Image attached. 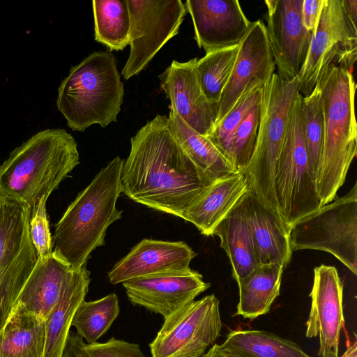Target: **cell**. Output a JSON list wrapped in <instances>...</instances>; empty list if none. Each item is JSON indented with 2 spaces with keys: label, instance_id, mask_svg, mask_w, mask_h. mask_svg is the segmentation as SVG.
Wrapping results in <instances>:
<instances>
[{
  "label": "cell",
  "instance_id": "cell-1",
  "mask_svg": "<svg viewBox=\"0 0 357 357\" xmlns=\"http://www.w3.org/2000/svg\"><path fill=\"white\" fill-rule=\"evenodd\" d=\"M123 160L121 190L130 199L183 218L186 209L214 181L185 153L166 116L157 114L130 139Z\"/></svg>",
  "mask_w": 357,
  "mask_h": 357
},
{
  "label": "cell",
  "instance_id": "cell-2",
  "mask_svg": "<svg viewBox=\"0 0 357 357\" xmlns=\"http://www.w3.org/2000/svg\"><path fill=\"white\" fill-rule=\"evenodd\" d=\"M79 163L77 144L66 130H41L0 165V197L29 207L48 198Z\"/></svg>",
  "mask_w": 357,
  "mask_h": 357
},
{
  "label": "cell",
  "instance_id": "cell-3",
  "mask_svg": "<svg viewBox=\"0 0 357 357\" xmlns=\"http://www.w3.org/2000/svg\"><path fill=\"white\" fill-rule=\"evenodd\" d=\"M123 162L116 156L102 168L56 225L52 252L73 268L86 266L92 252L104 245L109 226L121 218L116 204Z\"/></svg>",
  "mask_w": 357,
  "mask_h": 357
},
{
  "label": "cell",
  "instance_id": "cell-4",
  "mask_svg": "<svg viewBox=\"0 0 357 357\" xmlns=\"http://www.w3.org/2000/svg\"><path fill=\"white\" fill-rule=\"evenodd\" d=\"M317 84L321 93L324 139L315 185L320 204L324 206L337 196L357 154L356 84L352 72L331 65Z\"/></svg>",
  "mask_w": 357,
  "mask_h": 357
},
{
  "label": "cell",
  "instance_id": "cell-5",
  "mask_svg": "<svg viewBox=\"0 0 357 357\" xmlns=\"http://www.w3.org/2000/svg\"><path fill=\"white\" fill-rule=\"evenodd\" d=\"M124 96L114 56L94 52L72 66L58 88L56 107L74 131L105 128L116 118Z\"/></svg>",
  "mask_w": 357,
  "mask_h": 357
},
{
  "label": "cell",
  "instance_id": "cell-6",
  "mask_svg": "<svg viewBox=\"0 0 357 357\" xmlns=\"http://www.w3.org/2000/svg\"><path fill=\"white\" fill-rule=\"evenodd\" d=\"M299 92V78L286 81L274 73L264 86L256 147L243 173L260 202L279 215L275 178L291 105ZM281 218V217H280Z\"/></svg>",
  "mask_w": 357,
  "mask_h": 357
},
{
  "label": "cell",
  "instance_id": "cell-7",
  "mask_svg": "<svg viewBox=\"0 0 357 357\" xmlns=\"http://www.w3.org/2000/svg\"><path fill=\"white\" fill-rule=\"evenodd\" d=\"M302 99L298 92L291 105L275 178L279 214L289 229L322 206L303 137Z\"/></svg>",
  "mask_w": 357,
  "mask_h": 357
},
{
  "label": "cell",
  "instance_id": "cell-8",
  "mask_svg": "<svg viewBox=\"0 0 357 357\" xmlns=\"http://www.w3.org/2000/svg\"><path fill=\"white\" fill-rule=\"evenodd\" d=\"M293 251L329 252L357 274V183L343 197L302 218L289 228Z\"/></svg>",
  "mask_w": 357,
  "mask_h": 357
},
{
  "label": "cell",
  "instance_id": "cell-9",
  "mask_svg": "<svg viewBox=\"0 0 357 357\" xmlns=\"http://www.w3.org/2000/svg\"><path fill=\"white\" fill-rule=\"evenodd\" d=\"M31 209L0 197V331L37 259L29 234Z\"/></svg>",
  "mask_w": 357,
  "mask_h": 357
},
{
  "label": "cell",
  "instance_id": "cell-10",
  "mask_svg": "<svg viewBox=\"0 0 357 357\" xmlns=\"http://www.w3.org/2000/svg\"><path fill=\"white\" fill-rule=\"evenodd\" d=\"M149 344L151 357H200L220 335V302L214 294L194 301L166 319Z\"/></svg>",
  "mask_w": 357,
  "mask_h": 357
},
{
  "label": "cell",
  "instance_id": "cell-11",
  "mask_svg": "<svg viewBox=\"0 0 357 357\" xmlns=\"http://www.w3.org/2000/svg\"><path fill=\"white\" fill-rule=\"evenodd\" d=\"M357 59V28L346 16L341 0H324L305 62L298 77L299 93L309 96L324 71L336 65L352 72Z\"/></svg>",
  "mask_w": 357,
  "mask_h": 357
},
{
  "label": "cell",
  "instance_id": "cell-12",
  "mask_svg": "<svg viewBox=\"0 0 357 357\" xmlns=\"http://www.w3.org/2000/svg\"><path fill=\"white\" fill-rule=\"evenodd\" d=\"M130 17V54L122 70L126 79L138 75L176 36L187 13L181 0H126Z\"/></svg>",
  "mask_w": 357,
  "mask_h": 357
},
{
  "label": "cell",
  "instance_id": "cell-13",
  "mask_svg": "<svg viewBox=\"0 0 357 357\" xmlns=\"http://www.w3.org/2000/svg\"><path fill=\"white\" fill-rule=\"evenodd\" d=\"M303 0H266L267 36L279 77L290 81L303 68L313 33L303 24Z\"/></svg>",
  "mask_w": 357,
  "mask_h": 357
},
{
  "label": "cell",
  "instance_id": "cell-14",
  "mask_svg": "<svg viewBox=\"0 0 357 357\" xmlns=\"http://www.w3.org/2000/svg\"><path fill=\"white\" fill-rule=\"evenodd\" d=\"M310 297L311 307L305 335L309 338L319 337L320 357H338L344 324L343 284L334 266L321 265L314 268Z\"/></svg>",
  "mask_w": 357,
  "mask_h": 357
},
{
  "label": "cell",
  "instance_id": "cell-15",
  "mask_svg": "<svg viewBox=\"0 0 357 357\" xmlns=\"http://www.w3.org/2000/svg\"><path fill=\"white\" fill-rule=\"evenodd\" d=\"M129 301L166 319L210 287L197 271L155 275L122 283Z\"/></svg>",
  "mask_w": 357,
  "mask_h": 357
},
{
  "label": "cell",
  "instance_id": "cell-16",
  "mask_svg": "<svg viewBox=\"0 0 357 357\" xmlns=\"http://www.w3.org/2000/svg\"><path fill=\"white\" fill-rule=\"evenodd\" d=\"M185 6L195 39L206 54L239 45L252 24L238 0H187Z\"/></svg>",
  "mask_w": 357,
  "mask_h": 357
},
{
  "label": "cell",
  "instance_id": "cell-17",
  "mask_svg": "<svg viewBox=\"0 0 357 357\" xmlns=\"http://www.w3.org/2000/svg\"><path fill=\"white\" fill-rule=\"evenodd\" d=\"M275 69L266 25L261 20L252 22L250 31L239 44L231 74L218 103L215 123L229 112L252 84L264 85L269 82Z\"/></svg>",
  "mask_w": 357,
  "mask_h": 357
},
{
  "label": "cell",
  "instance_id": "cell-18",
  "mask_svg": "<svg viewBox=\"0 0 357 357\" xmlns=\"http://www.w3.org/2000/svg\"><path fill=\"white\" fill-rule=\"evenodd\" d=\"M197 58L185 62L174 60L159 76L160 86L172 108L192 130L206 136L214 126L216 108L204 96L196 73Z\"/></svg>",
  "mask_w": 357,
  "mask_h": 357
},
{
  "label": "cell",
  "instance_id": "cell-19",
  "mask_svg": "<svg viewBox=\"0 0 357 357\" xmlns=\"http://www.w3.org/2000/svg\"><path fill=\"white\" fill-rule=\"evenodd\" d=\"M196 256L183 241L144 238L120 259L108 273L111 284H117L155 275L185 272Z\"/></svg>",
  "mask_w": 357,
  "mask_h": 357
},
{
  "label": "cell",
  "instance_id": "cell-20",
  "mask_svg": "<svg viewBox=\"0 0 357 357\" xmlns=\"http://www.w3.org/2000/svg\"><path fill=\"white\" fill-rule=\"evenodd\" d=\"M245 214L257 266L275 264L285 268L292 255L289 229L276 212L260 202L250 187L245 196Z\"/></svg>",
  "mask_w": 357,
  "mask_h": 357
},
{
  "label": "cell",
  "instance_id": "cell-21",
  "mask_svg": "<svg viewBox=\"0 0 357 357\" xmlns=\"http://www.w3.org/2000/svg\"><path fill=\"white\" fill-rule=\"evenodd\" d=\"M250 188L245 173L236 172L215 181L186 209L183 218L205 236H213L218 224L233 210Z\"/></svg>",
  "mask_w": 357,
  "mask_h": 357
},
{
  "label": "cell",
  "instance_id": "cell-22",
  "mask_svg": "<svg viewBox=\"0 0 357 357\" xmlns=\"http://www.w3.org/2000/svg\"><path fill=\"white\" fill-rule=\"evenodd\" d=\"M74 269L53 252L44 258H38L16 305L45 321Z\"/></svg>",
  "mask_w": 357,
  "mask_h": 357
},
{
  "label": "cell",
  "instance_id": "cell-23",
  "mask_svg": "<svg viewBox=\"0 0 357 357\" xmlns=\"http://www.w3.org/2000/svg\"><path fill=\"white\" fill-rule=\"evenodd\" d=\"M90 282L86 266L75 268L69 276L58 302L45 321L43 357H63L74 315L85 299Z\"/></svg>",
  "mask_w": 357,
  "mask_h": 357
},
{
  "label": "cell",
  "instance_id": "cell-24",
  "mask_svg": "<svg viewBox=\"0 0 357 357\" xmlns=\"http://www.w3.org/2000/svg\"><path fill=\"white\" fill-rule=\"evenodd\" d=\"M245 196L213 231V235L219 237L220 245L231 262L232 276L236 282L245 278L257 266L245 214Z\"/></svg>",
  "mask_w": 357,
  "mask_h": 357
},
{
  "label": "cell",
  "instance_id": "cell-25",
  "mask_svg": "<svg viewBox=\"0 0 357 357\" xmlns=\"http://www.w3.org/2000/svg\"><path fill=\"white\" fill-rule=\"evenodd\" d=\"M45 320L16 305L0 331V357H43Z\"/></svg>",
  "mask_w": 357,
  "mask_h": 357
},
{
  "label": "cell",
  "instance_id": "cell-26",
  "mask_svg": "<svg viewBox=\"0 0 357 357\" xmlns=\"http://www.w3.org/2000/svg\"><path fill=\"white\" fill-rule=\"evenodd\" d=\"M284 268L275 264L257 266L245 278L237 281L239 300L236 315L254 319L269 312L280 295Z\"/></svg>",
  "mask_w": 357,
  "mask_h": 357
},
{
  "label": "cell",
  "instance_id": "cell-27",
  "mask_svg": "<svg viewBox=\"0 0 357 357\" xmlns=\"http://www.w3.org/2000/svg\"><path fill=\"white\" fill-rule=\"evenodd\" d=\"M168 116L170 130L185 153L213 181L238 172L205 136L190 128L172 109Z\"/></svg>",
  "mask_w": 357,
  "mask_h": 357
},
{
  "label": "cell",
  "instance_id": "cell-28",
  "mask_svg": "<svg viewBox=\"0 0 357 357\" xmlns=\"http://www.w3.org/2000/svg\"><path fill=\"white\" fill-rule=\"evenodd\" d=\"M220 345L239 357H311L297 343L259 330L233 331Z\"/></svg>",
  "mask_w": 357,
  "mask_h": 357
},
{
  "label": "cell",
  "instance_id": "cell-29",
  "mask_svg": "<svg viewBox=\"0 0 357 357\" xmlns=\"http://www.w3.org/2000/svg\"><path fill=\"white\" fill-rule=\"evenodd\" d=\"M95 40L110 51L129 45L130 17L126 0L92 1Z\"/></svg>",
  "mask_w": 357,
  "mask_h": 357
},
{
  "label": "cell",
  "instance_id": "cell-30",
  "mask_svg": "<svg viewBox=\"0 0 357 357\" xmlns=\"http://www.w3.org/2000/svg\"><path fill=\"white\" fill-rule=\"evenodd\" d=\"M119 313V298L114 293L96 301H84L75 312L71 326L86 344L94 343L110 328Z\"/></svg>",
  "mask_w": 357,
  "mask_h": 357
},
{
  "label": "cell",
  "instance_id": "cell-31",
  "mask_svg": "<svg viewBox=\"0 0 357 357\" xmlns=\"http://www.w3.org/2000/svg\"><path fill=\"white\" fill-rule=\"evenodd\" d=\"M239 45L212 51L198 59L196 73L202 90L217 109L222 93L231 74Z\"/></svg>",
  "mask_w": 357,
  "mask_h": 357
},
{
  "label": "cell",
  "instance_id": "cell-32",
  "mask_svg": "<svg viewBox=\"0 0 357 357\" xmlns=\"http://www.w3.org/2000/svg\"><path fill=\"white\" fill-rule=\"evenodd\" d=\"M264 86L259 82L252 84L206 136L231 165L233 135L250 111L261 100Z\"/></svg>",
  "mask_w": 357,
  "mask_h": 357
},
{
  "label": "cell",
  "instance_id": "cell-33",
  "mask_svg": "<svg viewBox=\"0 0 357 357\" xmlns=\"http://www.w3.org/2000/svg\"><path fill=\"white\" fill-rule=\"evenodd\" d=\"M301 119L310 167L315 183L321 162L324 139V113L320 89L317 84L309 96H303Z\"/></svg>",
  "mask_w": 357,
  "mask_h": 357
},
{
  "label": "cell",
  "instance_id": "cell-34",
  "mask_svg": "<svg viewBox=\"0 0 357 357\" xmlns=\"http://www.w3.org/2000/svg\"><path fill=\"white\" fill-rule=\"evenodd\" d=\"M261 102L257 103L238 126L231 139V165L244 172L254 153L261 119Z\"/></svg>",
  "mask_w": 357,
  "mask_h": 357
},
{
  "label": "cell",
  "instance_id": "cell-35",
  "mask_svg": "<svg viewBox=\"0 0 357 357\" xmlns=\"http://www.w3.org/2000/svg\"><path fill=\"white\" fill-rule=\"evenodd\" d=\"M47 198L42 197L31 211L29 234L38 258H44L52 252V237L46 210Z\"/></svg>",
  "mask_w": 357,
  "mask_h": 357
},
{
  "label": "cell",
  "instance_id": "cell-36",
  "mask_svg": "<svg viewBox=\"0 0 357 357\" xmlns=\"http://www.w3.org/2000/svg\"><path fill=\"white\" fill-rule=\"evenodd\" d=\"M84 347L90 357H148L139 345L111 337L107 342L86 344Z\"/></svg>",
  "mask_w": 357,
  "mask_h": 357
},
{
  "label": "cell",
  "instance_id": "cell-37",
  "mask_svg": "<svg viewBox=\"0 0 357 357\" xmlns=\"http://www.w3.org/2000/svg\"><path fill=\"white\" fill-rule=\"evenodd\" d=\"M324 0H303L302 20L304 27L314 34L319 24Z\"/></svg>",
  "mask_w": 357,
  "mask_h": 357
},
{
  "label": "cell",
  "instance_id": "cell-38",
  "mask_svg": "<svg viewBox=\"0 0 357 357\" xmlns=\"http://www.w3.org/2000/svg\"><path fill=\"white\" fill-rule=\"evenodd\" d=\"M84 342L77 333L70 331L63 357H90L84 349Z\"/></svg>",
  "mask_w": 357,
  "mask_h": 357
},
{
  "label": "cell",
  "instance_id": "cell-39",
  "mask_svg": "<svg viewBox=\"0 0 357 357\" xmlns=\"http://www.w3.org/2000/svg\"><path fill=\"white\" fill-rule=\"evenodd\" d=\"M344 12L351 24L356 27L357 0H341Z\"/></svg>",
  "mask_w": 357,
  "mask_h": 357
},
{
  "label": "cell",
  "instance_id": "cell-40",
  "mask_svg": "<svg viewBox=\"0 0 357 357\" xmlns=\"http://www.w3.org/2000/svg\"><path fill=\"white\" fill-rule=\"evenodd\" d=\"M200 357H239L226 349L220 344H214L207 352H205Z\"/></svg>",
  "mask_w": 357,
  "mask_h": 357
},
{
  "label": "cell",
  "instance_id": "cell-41",
  "mask_svg": "<svg viewBox=\"0 0 357 357\" xmlns=\"http://www.w3.org/2000/svg\"><path fill=\"white\" fill-rule=\"evenodd\" d=\"M340 357H357V341L351 343Z\"/></svg>",
  "mask_w": 357,
  "mask_h": 357
}]
</instances>
